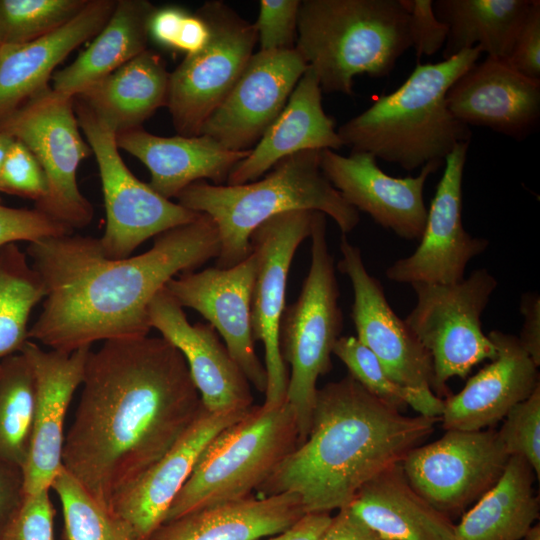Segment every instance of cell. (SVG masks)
<instances>
[{
  "instance_id": "31",
  "label": "cell",
  "mask_w": 540,
  "mask_h": 540,
  "mask_svg": "<svg viewBox=\"0 0 540 540\" xmlns=\"http://www.w3.org/2000/svg\"><path fill=\"white\" fill-rule=\"evenodd\" d=\"M147 0H117L107 23L71 64L53 74L52 89L76 97L147 49Z\"/></svg>"
},
{
  "instance_id": "21",
  "label": "cell",
  "mask_w": 540,
  "mask_h": 540,
  "mask_svg": "<svg viewBox=\"0 0 540 540\" xmlns=\"http://www.w3.org/2000/svg\"><path fill=\"white\" fill-rule=\"evenodd\" d=\"M148 317L151 328L183 355L206 410L227 412L253 406L248 379L212 325L191 324L165 287L151 301Z\"/></svg>"
},
{
  "instance_id": "2",
  "label": "cell",
  "mask_w": 540,
  "mask_h": 540,
  "mask_svg": "<svg viewBox=\"0 0 540 540\" xmlns=\"http://www.w3.org/2000/svg\"><path fill=\"white\" fill-rule=\"evenodd\" d=\"M216 224L206 214L155 237L146 252L109 259L98 238L67 234L29 243L26 255L44 288L28 339L72 353L98 341L148 336V308L167 282L218 257Z\"/></svg>"
},
{
  "instance_id": "45",
  "label": "cell",
  "mask_w": 540,
  "mask_h": 540,
  "mask_svg": "<svg viewBox=\"0 0 540 540\" xmlns=\"http://www.w3.org/2000/svg\"><path fill=\"white\" fill-rule=\"evenodd\" d=\"M506 61L524 76L540 80V1L532 0Z\"/></svg>"
},
{
  "instance_id": "14",
  "label": "cell",
  "mask_w": 540,
  "mask_h": 540,
  "mask_svg": "<svg viewBox=\"0 0 540 540\" xmlns=\"http://www.w3.org/2000/svg\"><path fill=\"white\" fill-rule=\"evenodd\" d=\"M314 212L295 210L275 215L250 236L251 252L256 258L251 326L254 340L264 347L266 407L286 402L289 370L280 352L279 327L286 307L290 265L301 242L310 237Z\"/></svg>"
},
{
  "instance_id": "32",
  "label": "cell",
  "mask_w": 540,
  "mask_h": 540,
  "mask_svg": "<svg viewBox=\"0 0 540 540\" xmlns=\"http://www.w3.org/2000/svg\"><path fill=\"white\" fill-rule=\"evenodd\" d=\"M536 475L521 456H510L499 481L455 524L454 540H520L539 518Z\"/></svg>"
},
{
  "instance_id": "41",
  "label": "cell",
  "mask_w": 540,
  "mask_h": 540,
  "mask_svg": "<svg viewBox=\"0 0 540 540\" xmlns=\"http://www.w3.org/2000/svg\"><path fill=\"white\" fill-rule=\"evenodd\" d=\"M0 192L41 201L47 194L45 173L32 152L14 140L0 172Z\"/></svg>"
},
{
  "instance_id": "46",
  "label": "cell",
  "mask_w": 540,
  "mask_h": 540,
  "mask_svg": "<svg viewBox=\"0 0 540 540\" xmlns=\"http://www.w3.org/2000/svg\"><path fill=\"white\" fill-rule=\"evenodd\" d=\"M25 497L23 469L0 457V535Z\"/></svg>"
},
{
  "instance_id": "29",
  "label": "cell",
  "mask_w": 540,
  "mask_h": 540,
  "mask_svg": "<svg viewBox=\"0 0 540 540\" xmlns=\"http://www.w3.org/2000/svg\"><path fill=\"white\" fill-rule=\"evenodd\" d=\"M385 540H454L455 524L410 485L402 465L366 483L348 506Z\"/></svg>"
},
{
  "instance_id": "44",
  "label": "cell",
  "mask_w": 540,
  "mask_h": 540,
  "mask_svg": "<svg viewBox=\"0 0 540 540\" xmlns=\"http://www.w3.org/2000/svg\"><path fill=\"white\" fill-rule=\"evenodd\" d=\"M408 14V31L411 48L418 61L423 56L434 55L446 42L447 26L433 10L431 0H401Z\"/></svg>"
},
{
  "instance_id": "16",
  "label": "cell",
  "mask_w": 540,
  "mask_h": 540,
  "mask_svg": "<svg viewBox=\"0 0 540 540\" xmlns=\"http://www.w3.org/2000/svg\"><path fill=\"white\" fill-rule=\"evenodd\" d=\"M338 269L352 285L351 318L357 338L398 384L419 391L435 388L432 359L404 320L389 305L380 281L366 269L360 249L344 234Z\"/></svg>"
},
{
  "instance_id": "43",
  "label": "cell",
  "mask_w": 540,
  "mask_h": 540,
  "mask_svg": "<svg viewBox=\"0 0 540 540\" xmlns=\"http://www.w3.org/2000/svg\"><path fill=\"white\" fill-rule=\"evenodd\" d=\"M72 233L69 228L36 208L19 209L0 204V247L17 241L32 243Z\"/></svg>"
},
{
  "instance_id": "12",
  "label": "cell",
  "mask_w": 540,
  "mask_h": 540,
  "mask_svg": "<svg viewBox=\"0 0 540 540\" xmlns=\"http://www.w3.org/2000/svg\"><path fill=\"white\" fill-rule=\"evenodd\" d=\"M74 106L80 129L99 169L106 228L98 240L105 257H130L147 239L192 222L201 215L166 199L136 178L120 156L116 135L80 100L74 98Z\"/></svg>"
},
{
  "instance_id": "38",
  "label": "cell",
  "mask_w": 540,
  "mask_h": 540,
  "mask_svg": "<svg viewBox=\"0 0 540 540\" xmlns=\"http://www.w3.org/2000/svg\"><path fill=\"white\" fill-rule=\"evenodd\" d=\"M89 0H0V45L44 37L74 19Z\"/></svg>"
},
{
  "instance_id": "23",
  "label": "cell",
  "mask_w": 540,
  "mask_h": 540,
  "mask_svg": "<svg viewBox=\"0 0 540 540\" xmlns=\"http://www.w3.org/2000/svg\"><path fill=\"white\" fill-rule=\"evenodd\" d=\"M249 409L210 412L203 407L176 443L136 482L114 498L111 510L132 528L140 540H147L164 523L172 502L205 448Z\"/></svg>"
},
{
  "instance_id": "10",
  "label": "cell",
  "mask_w": 540,
  "mask_h": 540,
  "mask_svg": "<svg viewBox=\"0 0 540 540\" xmlns=\"http://www.w3.org/2000/svg\"><path fill=\"white\" fill-rule=\"evenodd\" d=\"M0 130L22 142L45 173L47 194L35 208L73 232L89 225L94 210L79 190L77 170L92 152L81 134L74 98L48 86L1 121Z\"/></svg>"
},
{
  "instance_id": "19",
  "label": "cell",
  "mask_w": 540,
  "mask_h": 540,
  "mask_svg": "<svg viewBox=\"0 0 540 540\" xmlns=\"http://www.w3.org/2000/svg\"><path fill=\"white\" fill-rule=\"evenodd\" d=\"M440 166L429 163L416 177L399 178L386 174L368 152L343 156L324 149L320 153L323 174L345 201L406 240L419 241L422 236L427 218L424 186Z\"/></svg>"
},
{
  "instance_id": "22",
  "label": "cell",
  "mask_w": 540,
  "mask_h": 540,
  "mask_svg": "<svg viewBox=\"0 0 540 540\" xmlns=\"http://www.w3.org/2000/svg\"><path fill=\"white\" fill-rule=\"evenodd\" d=\"M446 104L468 127H486L522 140L539 124L540 80L524 76L505 59L487 56L454 82Z\"/></svg>"
},
{
  "instance_id": "3",
  "label": "cell",
  "mask_w": 540,
  "mask_h": 540,
  "mask_svg": "<svg viewBox=\"0 0 540 540\" xmlns=\"http://www.w3.org/2000/svg\"><path fill=\"white\" fill-rule=\"evenodd\" d=\"M367 391L349 374L317 390L307 437L256 490L290 492L306 513L348 507L370 480L401 464L441 417L408 416Z\"/></svg>"
},
{
  "instance_id": "9",
  "label": "cell",
  "mask_w": 540,
  "mask_h": 540,
  "mask_svg": "<svg viewBox=\"0 0 540 540\" xmlns=\"http://www.w3.org/2000/svg\"><path fill=\"white\" fill-rule=\"evenodd\" d=\"M485 268L453 284L415 283L416 304L405 323L429 352L434 372V394L447 398V381L466 378L480 362L493 360L497 348L482 329L481 317L497 288Z\"/></svg>"
},
{
  "instance_id": "39",
  "label": "cell",
  "mask_w": 540,
  "mask_h": 540,
  "mask_svg": "<svg viewBox=\"0 0 540 540\" xmlns=\"http://www.w3.org/2000/svg\"><path fill=\"white\" fill-rule=\"evenodd\" d=\"M497 431L509 456L523 457L540 479V385L516 404L503 419Z\"/></svg>"
},
{
  "instance_id": "33",
  "label": "cell",
  "mask_w": 540,
  "mask_h": 540,
  "mask_svg": "<svg viewBox=\"0 0 540 540\" xmlns=\"http://www.w3.org/2000/svg\"><path fill=\"white\" fill-rule=\"evenodd\" d=\"M532 0H436V17L448 28L443 59L479 46L507 59Z\"/></svg>"
},
{
  "instance_id": "7",
  "label": "cell",
  "mask_w": 540,
  "mask_h": 540,
  "mask_svg": "<svg viewBox=\"0 0 540 540\" xmlns=\"http://www.w3.org/2000/svg\"><path fill=\"white\" fill-rule=\"evenodd\" d=\"M298 444L296 415L287 402L253 405L205 448L164 522L253 495Z\"/></svg>"
},
{
  "instance_id": "4",
  "label": "cell",
  "mask_w": 540,
  "mask_h": 540,
  "mask_svg": "<svg viewBox=\"0 0 540 540\" xmlns=\"http://www.w3.org/2000/svg\"><path fill=\"white\" fill-rule=\"evenodd\" d=\"M481 53L475 46L438 63L418 62L399 88L337 129L343 145L407 171L444 164L457 145L472 137L470 127L449 111L446 94Z\"/></svg>"
},
{
  "instance_id": "26",
  "label": "cell",
  "mask_w": 540,
  "mask_h": 540,
  "mask_svg": "<svg viewBox=\"0 0 540 540\" xmlns=\"http://www.w3.org/2000/svg\"><path fill=\"white\" fill-rule=\"evenodd\" d=\"M343 145L335 121L322 106V90L308 66L285 107L251 149L229 173L227 185L258 180L282 159L304 150H338Z\"/></svg>"
},
{
  "instance_id": "53",
  "label": "cell",
  "mask_w": 540,
  "mask_h": 540,
  "mask_svg": "<svg viewBox=\"0 0 540 540\" xmlns=\"http://www.w3.org/2000/svg\"><path fill=\"white\" fill-rule=\"evenodd\" d=\"M524 540H540V525H533L523 538Z\"/></svg>"
},
{
  "instance_id": "30",
  "label": "cell",
  "mask_w": 540,
  "mask_h": 540,
  "mask_svg": "<svg viewBox=\"0 0 540 540\" xmlns=\"http://www.w3.org/2000/svg\"><path fill=\"white\" fill-rule=\"evenodd\" d=\"M169 78L161 56L146 49L74 98L117 136L141 128L167 106Z\"/></svg>"
},
{
  "instance_id": "18",
  "label": "cell",
  "mask_w": 540,
  "mask_h": 540,
  "mask_svg": "<svg viewBox=\"0 0 540 540\" xmlns=\"http://www.w3.org/2000/svg\"><path fill=\"white\" fill-rule=\"evenodd\" d=\"M308 64L295 48L253 53L201 134L228 150L252 149L285 107Z\"/></svg>"
},
{
  "instance_id": "47",
  "label": "cell",
  "mask_w": 540,
  "mask_h": 540,
  "mask_svg": "<svg viewBox=\"0 0 540 540\" xmlns=\"http://www.w3.org/2000/svg\"><path fill=\"white\" fill-rule=\"evenodd\" d=\"M189 12L175 5L155 8L148 22V37L157 45L175 50L182 24Z\"/></svg>"
},
{
  "instance_id": "24",
  "label": "cell",
  "mask_w": 540,
  "mask_h": 540,
  "mask_svg": "<svg viewBox=\"0 0 540 540\" xmlns=\"http://www.w3.org/2000/svg\"><path fill=\"white\" fill-rule=\"evenodd\" d=\"M488 336L497 355L460 392L443 399L440 423L446 431L492 428L540 385L538 366L517 336L499 330Z\"/></svg>"
},
{
  "instance_id": "51",
  "label": "cell",
  "mask_w": 540,
  "mask_h": 540,
  "mask_svg": "<svg viewBox=\"0 0 540 540\" xmlns=\"http://www.w3.org/2000/svg\"><path fill=\"white\" fill-rule=\"evenodd\" d=\"M209 30L205 21L197 14L188 13L181 27L175 50L186 55L198 51L205 44Z\"/></svg>"
},
{
  "instance_id": "11",
  "label": "cell",
  "mask_w": 540,
  "mask_h": 540,
  "mask_svg": "<svg viewBox=\"0 0 540 540\" xmlns=\"http://www.w3.org/2000/svg\"><path fill=\"white\" fill-rule=\"evenodd\" d=\"M209 36L170 73L167 107L178 135L201 134L208 117L227 97L257 43L254 23L223 1H206L196 12Z\"/></svg>"
},
{
  "instance_id": "28",
  "label": "cell",
  "mask_w": 540,
  "mask_h": 540,
  "mask_svg": "<svg viewBox=\"0 0 540 540\" xmlns=\"http://www.w3.org/2000/svg\"><path fill=\"white\" fill-rule=\"evenodd\" d=\"M305 514L294 493L251 495L164 522L147 540H261L287 530Z\"/></svg>"
},
{
  "instance_id": "25",
  "label": "cell",
  "mask_w": 540,
  "mask_h": 540,
  "mask_svg": "<svg viewBox=\"0 0 540 540\" xmlns=\"http://www.w3.org/2000/svg\"><path fill=\"white\" fill-rule=\"evenodd\" d=\"M116 1L89 0L56 31L28 43L0 45V122L49 86L54 69L104 27Z\"/></svg>"
},
{
  "instance_id": "20",
  "label": "cell",
  "mask_w": 540,
  "mask_h": 540,
  "mask_svg": "<svg viewBox=\"0 0 540 540\" xmlns=\"http://www.w3.org/2000/svg\"><path fill=\"white\" fill-rule=\"evenodd\" d=\"M91 347L72 353L44 350L28 340L22 353L35 380V411L30 450L23 467L25 496L50 490L63 467L65 418L73 395L82 384Z\"/></svg>"
},
{
  "instance_id": "6",
  "label": "cell",
  "mask_w": 540,
  "mask_h": 540,
  "mask_svg": "<svg viewBox=\"0 0 540 540\" xmlns=\"http://www.w3.org/2000/svg\"><path fill=\"white\" fill-rule=\"evenodd\" d=\"M296 49L322 92L353 94L354 77H385L411 48L401 0H302Z\"/></svg>"
},
{
  "instance_id": "1",
  "label": "cell",
  "mask_w": 540,
  "mask_h": 540,
  "mask_svg": "<svg viewBox=\"0 0 540 540\" xmlns=\"http://www.w3.org/2000/svg\"><path fill=\"white\" fill-rule=\"evenodd\" d=\"M81 385L63 467L111 510L203 405L183 355L162 337L104 341L90 350Z\"/></svg>"
},
{
  "instance_id": "42",
  "label": "cell",
  "mask_w": 540,
  "mask_h": 540,
  "mask_svg": "<svg viewBox=\"0 0 540 540\" xmlns=\"http://www.w3.org/2000/svg\"><path fill=\"white\" fill-rule=\"evenodd\" d=\"M55 514L50 490L25 496L0 540H54Z\"/></svg>"
},
{
  "instance_id": "34",
  "label": "cell",
  "mask_w": 540,
  "mask_h": 540,
  "mask_svg": "<svg viewBox=\"0 0 540 540\" xmlns=\"http://www.w3.org/2000/svg\"><path fill=\"white\" fill-rule=\"evenodd\" d=\"M45 298L43 282L15 243L0 247V361L20 352L28 339V320Z\"/></svg>"
},
{
  "instance_id": "48",
  "label": "cell",
  "mask_w": 540,
  "mask_h": 540,
  "mask_svg": "<svg viewBox=\"0 0 540 540\" xmlns=\"http://www.w3.org/2000/svg\"><path fill=\"white\" fill-rule=\"evenodd\" d=\"M520 313L524 317L518 340L533 362L540 366V298L526 292L520 299Z\"/></svg>"
},
{
  "instance_id": "27",
  "label": "cell",
  "mask_w": 540,
  "mask_h": 540,
  "mask_svg": "<svg viewBox=\"0 0 540 540\" xmlns=\"http://www.w3.org/2000/svg\"><path fill=\"white\" fill-rule=\"evenodd\" d=\"M116 143L149 169L148 184L166 199L176 198L187 186L204 179L223 185L251 151L228 150L206 135L161 137L142 127L117 135Z\"/></svg>"
},
{
  "instance_id": "50",
  "label": "cell",
  "mask_w": 540,
  "mask_h": 540,
  "mask_svg": "<svg viewBox=\"0 0 540 540\" xmlns=\"http://www.w3.org/2000/svg\"><path fill=\"white\" fill-rule=\"evenodd\" d=\"M331 518L330 513H306L287 530L264 540H318Z\"/></svg>"
},
{
  "instance_id": "17",
  "label": "cell",
  "mask_w": 540,
  "mask_h": 540,
  "mask_svg": "<svg viewBox=\"0 0 540 540\" xmlns=\"http://www.w3.org/2000/svg\"><path fill=\"white\" fill-rule=\"evenodd\" d=\"M255 274L256 258L251 252L229 268L181 273L165 289L181 307L197 311L219 332L249 383L265 393L266 369L256 354L251 326Z\"/></svg>"
},
{
  "instance_id": "8",
  "label": "cell",
  "mask_w": 540,
  "mask_h": 540,
  "mask_svg": "<svg viewBox=\"0 0 540 540\" xmlns=\"http://www.w3.org/2000/svg\"><path fill=\"white\" fill-rule=\"evenodd\" d=\"M310 237L308 274L298 299L285 307L279 327L281 356L290 366L286 402L296 415L299 444L310 429L317 380L331 370V355L343 328L325 214L313 213Z\"/></svg>"
},
{
  "instance_id": "40",
  "label": "cell",
  "mask_w": 540,
  "mask_h": 540,
  "mask_svg": "<svg viewBox=\"0 0 540 540\" xmlns=\"http://www.w3.org/2000/svg\"><path fill=\"white\" fill-rule=\"evenodd\" d=\"M300 0H261L254 23L260 51H286L296 48Z\"/></svg>"
},
{
  "instance_id": "49",
  "label": "cell",
  "mask_w": 540,
  "mask_h": 540,
  "mask_svg": "<svg viewBox=\"0 0 540 540\" xmlns=\"http://www.w3.org/2000/svg\"><path fill=\"white\" fill-rule=\"evenodd\" d=\"M318 540H385L349 507L337 510Z\"/></svg>"
},
{
  "instance_id": "52",
  "label": "cell",
  "mask_w": 540,
  "mask_h": 540,
  "mask_svg": "<svg viewBox=\"0 0 540 540\" xmlns=\"http://www.w3.org/2000/svg\"><path fill=\"white\" fill-rule=\"evenodd\" d=\"M15 139L8 133L0 130V172L4 164L6 155Z\"/></svg>"
},
{
  "instance_id": "13",
  "label": "cell",
  "mask_w": 540,
  "mask_h": 540,
  "mask_svg": "<svg viewBox=\"0 0 540 540\" xmlns=\"http://www.w3.org/2000/svg\"><path fill=\"white\" fill-rule=\"evenodd\" d=\"M509 455L492 428L447 430L401 463L412 488L440 512L460 514L499 481Z\"/></svg>"
},
{
  "instance_id": "15",
  "label": "cell",
  "mask_w": 540,
  "mask_h": 540,
  "mask_svg": "<svg viewBox=\"0 0 540 540\" xmlns=\"http://www.w3.org/2000/svg\"><path fill=\"white\" fill-rule=\"evenodd\" d=\"M469 144L457 145L445 158L419 245L386 269L389 280L409 285L457 283L465 278L470 260L488 248L487 239L471 236L462 223V183Z\"/></svg>"
},
{
  "instance_id": "5",
  "label": "cell",
  "mask_w": 540,
  "mask_h": 540,
  "mask_svg": "<svg viewBox=\"0 0 540 540\" xmlns=\"http://www.w3.org/2000/svg\"><path fill=\"white\" fill-rule=\"evenodd\" d=\"M321 150H304L278 162L263 179L241 185L194 182L176 197L177 203L212 218L220 251L217 267L229 268L251 253L250 236L271 217L295 210L330 216L342 234L359 223V212L333 187L320 168Z\"/></svg>"
},
{
  "instance_id": "36",
  "label": "cell",
  "mask_w": 540,
  "mask_h": 540,
  "mask_svg": "<svg viewBox=\"0 0 540 540\" xmlns=\"http://www.w3.org/2000/svg\"><path fill=\"white\" fill-rule=\"evenodd\" d=\"M358 383L376 397L403 411L410 406L419 415L441 417L443 399L395 382L377 357L355 336H340L332 352Z\"/></svg>"
},
{
  "instance_id": "37",
  "label": "cell",
  "mask_w": 540,
  "mask_h": 540,
  "mask_svg": "<svg viewBox=\"0 0 540 540\" xmlns=\"http://www.w3.org/2000/svg\"><path fill=\"white\" fill-rule=\"evenodd\" d=\"M50 490L61 503L64 540H140L123 519L98 502L64 467Z\"/></svg>"
},
{
  "instance_id": "35",
  "label": "cell",
  "mask_w": 540,
  "mask_h": 540,
  "mask_svg": "<svg viewBox=\"0 0 540 540\" xmlns=\"http://www.w3.org/2000/svg\"><path fill=\"white\" fill-rule=\"evenodd\" d=\"M35 380L22 353L0 361V457L23 469L30 450Z\"/></svg>"
}]
</instances>
